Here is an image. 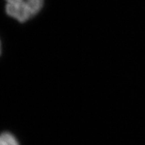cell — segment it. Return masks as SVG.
<instances>
[{
	"label": "cell",
	"instance_id": "obj_1",
	"mask_svg": "<svg viewBox=\"0 0 145 145\" xmlns=\"http://www.w3.org/2000/svg\"><path fill=\"white\" fill-rule=\"evenodd\" d=\"M5 12L18 22L24 23L39 14L44 0H5Z\"/></svg>",
	"mask_w": 145,
	"mask_h": 145
},
{
	"label": "cell",
	"instance_id": "obj_2",
	"mask_svg": "<svg viewBox=\"0 0 145 145\" xmlns=\"http://www.w3.org/2000/svg\"><path fill=\"white\" fill-rule=\"evenodd\" d=\"M0 145H19V143L12 133L5 132L0 134Z\"/></svg>",
	"mask_w": 145,
	"mask_h": 145
},
{
	"label": "cell",
	"instance_id": "obj_3",
	"mask_svg": "<svg viewBox=\"0 0 145 145\" xmlns=\"http://www.w3.org/2000/svg\"><path fill=\"white\" fill-rule=\"evenodd\" d=\"M2 53V43H1V41H0V55Z\"/></svg>",
	"mask_w": 145,
	"mask_h": 145
}]
</instances>
